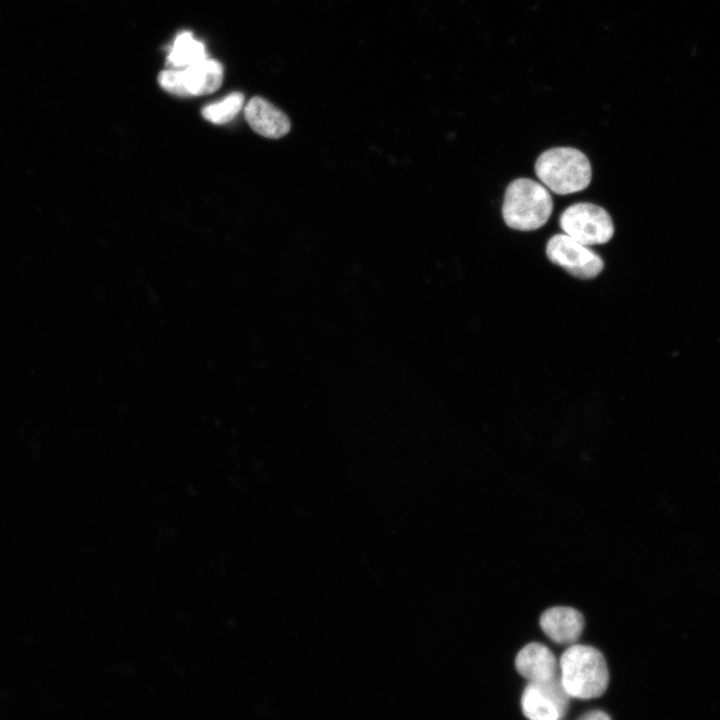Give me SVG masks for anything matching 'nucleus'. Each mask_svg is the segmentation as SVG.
<instances>
[{"instance_id":"2","label":"nucleus","mask_w":720,"mask_h":720,"mask_svg":"<svg viewBox=\"0 0 720 720\" xmlns=\"http://www.w3.org/2000/svg\"><path fill=\"white\" fill-rule=\"evenodd\" d=\"M552 210V197L544 185L528 178H518L507 186L502 215L510 228L536 230L548 221Z\"/></svg>"},{"instance_id":"8","label":"nucleus","mask_w":720,"mask_h":720,"mask_svg":"<svg viewBox=\"0 0 720 720\" xmlns=\"http://www.w3.org/2000/svg\"><path fill=\"white\" fill-rule=\"evenodd\" d=\"M515 667L529 682H543L559 677V662L548 647L538 642L529 643L518 652Z\"/></svg>"},{"instance_id":"1","label":"nucleus","mask_w":720,"mask_h":720,"mask_svg":"<svg viewBox=\"0 0 720 720\" xmlns=\"http://www.w3.org/2000/svg\"><path fill=\"white\" fill-rule=\"evenodd\" d=\"M559 681L570 698L592 699L601 696L609 683L603 654L592 646L570 645L559 659Z\"/></svg>"},{"instance_id":"9","label":"nucleus","mask_w":720,"mask_h":720,"mask_svg":"<svg viewBox=\"0 0 720 720\" xmlns=\"http://www.w3.org/2000/svg\"><path fill=\"white\" fill-rule=\"evenodd\" d=\"M244 115L250 127L266 138L277 139L290 131L287 115L262 97H252L244 108Z\"/></svg>"},{"instance_id":"11","label":"nucleus","mask_w":720,"mask_h":720,"mask_svg":"<svg viewBox=\"0 0 720 720\" xmlns=\"http://www.w3.org/2000/svg\"><path fill=\"white\" fill-rule=\"evenodd\" d=\"M206 46L191 31L177 33L166 55L167 68L182 69L207 58Z\"/></svg>"},{"instance_id":"5","label":"nucleus","mask_w":720,"mask_h":720,"mask_svg":"<svg viewBox=\"0 0 720 720\" xmlns=\"http://www.w3.org/2000/svg\"><path fill=\"white\" fill-rule=\"evenodd\" d=\"M559 223L566 235L585 246L604 244L614 234L609 213L588 202L576 203L566 208L560 215Z\"/></svg>"},{"instance_id":"6","label":"nucleus","mask_w":720,"mask_h":720,"mask_svg":"<svg viewBox=\"0 0 720 720\" xmlns=\"http://www.w3.org/2000/svg\"><path fill=\"white\" fill-rule=\"evenodd\" d=\"M549 260L580 279H591L601 273L603 260L593 250L566 234H556L546 245Z\"/></svg>"},{"instance_id":"7","label":"nucleus","mask_w":720,"mask_h":720,"mask_svg":"<svg viewBox=\"0 0 720 720\" xmlns=\"http://www.w3.org/2000/svg\"><path fill=\"white\" fill-rule=\"evenodd\" d=\"M569 698L559 677L529 682L521 696L522 712L529 720H561L568 711Z\"/></svg>"},{"instance_id":"13","label":"nucleus","mask_w":720,"mask_h":720,"mask_svg":"<svg viewBox=\"0 0 720 720\" xmlns=\"http://www.w3.org/2000/svg\"><path fill=\"white\" fill-rule=\"evenodd\" d=\"M578 720H611V718L603 711L593 710L583 714Z\"/></svg>"},{"instance_id":"4","label":"nucleus","mask_w":720,"mask_h":720,"mask_svg":"<svg viewBox=\"0 0 720 720\" xmlns=\"http://www.w3.org/2000/svg\"><path fill=\"white\" fill-rule=\"evenodd\" d=\"M223 78V65L207 57L186 68L164 69L159 73L158 83L163 90L175 96H201L217 91Z\"/></svg>"},{"instance_id":"3","label":"nucleus","mask_w":720,"mask_h":720,"mask_svg":"<svg viewBox=\"0 0 720 720\" xmlns=\"http://www.w3.org/2000/svg\"><path fill=\"white\" fill-rule=\"evenodd\" d=\"M535 173L548 189L560 195L584 190L592 177L587 156L572 147H554L541 153Z\"/></svg>"},{"instance_id":"12","label":"nucleus","mask_w":720,"mask_h":720,"mask_svg":"<svg viewBox=\"0 0 720 720\" xmlns=\"http://www.w3.org/2000/svg\"><path fill=\"white\" fill-rule=\"evenodd\" d=\"M243 104L244 95L241 92H232L220 101L204 106L201 114L207 121L221 125L231 121L240 112Z\"/></svg>"},{"instance_id":"10","label":"nucleus","mask_w":720,"mask_h":720,"mask_svg":"<svg viewBox=\"0 0 720 720\" xmlns=\"http://www.w3.org/2000/svg\"><path fill=\"white\" fill-rule=\"evenodd\" d=\"M540 626L543 632L558 644H575L583 628L582 614L566 606H556L543 612L540 617Z\"/></svg>"}]
</instances>
